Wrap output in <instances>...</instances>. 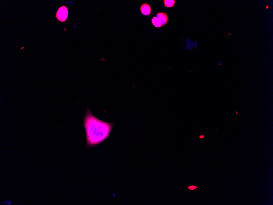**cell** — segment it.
<instances>
[{"mask_svg": "<svg viewBox=\"0 0 273 205\" xmlns=\"http://www.w3.org/2000/svg\"><path fill=\"white\" fill-rule=\"evenodd\" d=\"M175 0H164V6L167 8H172L175 5Z\"/></svg>", "mask_w": 273, "mask_h": 205, "instance_id": "5b68a950", "label": "cell"}, {"mask_svg": "<svg viewBox=\"0 0 273 205\" xmlns=\"http://www.w3.org/2000/svg\"><path fill=\"white\" fill-rule=\"evenodd\" d=\"M197 188H198V187L197 186H194V185H191V186H189L188 187L187 189L193 191L197 189Z\"/></svg>", "mask_w": 273, "mask_h": 205, "instance_id": "52a82bcc", "label": "cell"}, {"mask_svg": "<svg viewBox=\"0 0 273 205\" xmlns=\"http://www.w3.org/2000/svg\"><path fill=\"white\" fill-rule=\"evenodd\" d=\"M68 14V11L66 6L60 7L56 13V17L59 21L65 22L66 20Z\"/></svg>", "mask_w": 273, "mask_h": 205, "instance_id": "7a4b0ae2", "label": "cell"}, {"mask_svg": "<svg viewBox=\"0 0 273 205\" xmlns=\"http://www.w3.org/2000/svg\"><path fill=\"white\" fill-rule=\"evenodd\" d=\"M156 17L159 20L163 26L166 25L169 22V16L167 12H157Z\"/></svg>", "mask_w": 273, "mask_h": 205, "instance_id": "277c9868", "label": "cell"}, {"mask_svg": "<svg viewBox=\"0 0 273 205\" xmlns=\"http://www.w3.org/2000/svg\"><path fill=\"white\" fill-rule=\"evenodd\" d=\"M204 137H205V136H203H203H200V138H204Z\"/></svg>", "mask_w": 273, "mask_h": 205, "instance_id": "ba28073f", "label": "cell"}, {"mask_svg": "<svg viewBox=\"0 0 273 205\" xmlns=\"http://www.w3.org/2000/svg\"><path fill=\"white\" fill-rule=\"evenodd\" d=\"M140 10L143 15L149 16L151 15L152 13L151 7L150 5L147 3L142 4L140 7Z\"/></svg>", "mask_w": 273, "mask_h": 205, "instance_id": "3957f363", "label": "cell"}, {"mask_svg": "<svg viewBox=\"0 0 273 205\" xmlns=\"http://www.w3.org/2000/svg\"><path fill=\"white\" fill-rule=\"evenodd\" d=\"M152 23L154 27L156 28H160L163 26L157 17H154L152 19Z\"/></svg>", "mask_w": 273, "mask_h": 205, "instance_id": "8992f818", "label": "cell"}, {"mask_svg": "<svg viewBox=\"0 0 273 205\" xmlns=\"http://www.w3.org/2000/svg\"><path fill=\"white\" fill-rule=\"evenodd\" d=\"M86 136V147H95L108 138L116 124L103 121L96 118L88 106L83 118Z\"/></svg>", "mask_w": 273, "mask_h": 205, "instance_id": "6da1fadb", "label": "cell"}]
</instances>
